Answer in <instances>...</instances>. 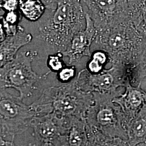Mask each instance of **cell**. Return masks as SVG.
<instances>
[{
  "label": "cell",
  "mask_w": 146,
  "mask_h": 146,
  "mask_svg": "<svg viewBox=\"0 0 146 146\" xmlns=\"http://www.w3.org/2000/svg\"><path fill=\"white\" fill-rule=\"evenodd\" d=\"M81 1L61 0L52 15L39 27L41 38L55 53L64 52L73 37L86 28V11Z\"/></svg>",
  "instance_id": "1"
},
{
  "label": "cell",
  "mask_w": 146,
  "mask_h": 146,
  "mask_svg": "<svg viewBox=\"0 0 146 146\" xmlns=\"http://www.w3.org/2000/svg\"><path fill=\"white\" fill-rule=\"evenodd\" d=\"M92 104L90 94L79 89L74 78L68 84L44 89L30 106L37 115L54 113L63 117L85 119Z\"/></svg>",
  "instance_id": "2"
},
{
  "label": "cell",
  "mask_w": 146,
  "mask_h": 146,
  "mask_svg": "<svg viewBox=\"0 0 146 146\" xmlns=\"http://www.w3.org/2000/svg\"><path fill=\"white\" fill-rule=\"evenodd\" d=\"M37 55L35 50L18 52L15 58L1 67V89L14 88L23 100L31 96L36 90L37 83L48 78L49 72L41 75L32 68V62Z\"/></svg>",
  "instance_id": "3"
},
{
  "label": "cell",
  "mask_w": 146,
  "mask_h": 146,
  "mask_svg": "<svg viewBox=\"0 0 146 146\" xmlns=\"http://www.w3.org/2000/svg\"><path fill=\"white\" fill-rule=\"evenodd\" d=\"M37 116L31 107L23 103L19 96L7 89H1V139L14 142L16 136L31 128V122Z\"/></svg>",
  "instance_id": "4"
},
{
  "label": "cell",
  "mask_w": 146,
  "mask_h": 146,
  "mask_svg": "<svg viewBox=\"0 0 146 146\" xmlns=\"http://www.w3.org/2000/svg\"><path fill=\"white\" fill-rule=\"evenodd\" d=\"M145 39L131 22H125L97 32L94 42L115 58L125 54Z\"/></svg>",
  "instance_id": "5"
},
{
  "label": "cell",
  "mask_w": 146,
  "mask_h": 146,
  "mask_svg": "<svg viewBox=\"0 0 146 146\" xmlns=\"http://www.w3.org/2000/svg\"><path fill=\"white\" fill-rule=\"evenodd\" d=\"M86 11L94 22L97 32L120 23L130 22L127 11L128 0H82Z\"/></svg>",
  "instance_id": "6"
},
{
  "label": "cell",
  "mask_w": 146,
  "mask_h": 146,
  "mask_svg": "<svg viewBox=\"0 0 146 146\" xmlns=\"http://www.w3.org/2000/svg\"><path fill=\"white\" fill-rule=\"evenodd\" d=\"M72 117L52 113L37 115L32 121L31 128L42 143H52L56 146L67 145V135Z\"/></svg>",
  "instance_id": "7"
},
{
  "label": "cell",
  "mask_w": 146,
  "mask_h": 146,
  "mask_svg": "<svg viewBox=\"0 0 146 146\" xmlns=\"http://www.w3.org/2000/svg\"><path fill=\"white\" fill-rule=\"evenodd\" d=\"M86 26L84 31L73 37L63 55L68 58V64L74 66L84 56L90 57V48L97 34L94 22L86 12Z\"/></svg>",
  "instance_id": "8"
},
{
  "label": "cell",
  "mask_w": 146,
  "mask_h": 146,
  "mask_svg": "<svg viewBox=\"0 0 146 146\" xmlns=\"http://www.w3.org/2000/svg\"><path fill=\"white\" fill-rule=\"evenodd\" d=\"M33 36L20 27L15 35L7 37L0 43L1 67L14 60L20 49L31 42Z\"/></svg>",
  "instance_id": "9"
},
{
  "label": "cell",
  "mask_w": 146,
  "mask_h": 146,
  "mask_svg": "<svg viewBox=\"0 0 146 146\" xmlns=\"http://www.w3.org/2000/svg\"><path fill=\"white\" fill-rule=\"evenodd\" d=\"M127 11L129 21L146 39V0H128Z\"/></svg>",
  "instance_id": "10"
},
{
  "label": "cell",
  "mask_w": 146,
  "mask_h": 146,
  "mask_svg": "<svg viewBox=\"0 0 146 146\" xmlns=\"http://www.w3.org/2000/svg\"><path fill=\"white\" fill-rule=\"evenodd\" d=\"M87 126L85 119L72 117L67 135V146H87Z\"/></svg>",
  "instance_id": "11"
},
{
  "label": "cell",
  "mask_w": 146,
  "mask_h": 146,
  "mask_svg": "<svg viewBox=\"0 0 146 146\" xmlns=\"http://www.w3.org/2000/svg\"><path fill=\"white\" fill-rule=\"evenodd\" d=\"M19 9L27 20L35 22L42 17L46 7L41 0H20Z\"/></svg>",
  "instance_id": "12"
},
{
  "label": "cell",
  "mask_w": 146,
  "mask_h": 146,
  "mask_svg": "<svg viewBox=\"0 0 146 146\" xmlns=\"http://www.w3.org/2000/svg\"><path fill=\"white\" fill-rule=\"evenodd\" d=\"M108 54L104 50H97L93 52L87 64V70L93 74H99L108 61Z\"/></svg>",
  "instance_id": "13"
},
{
  "label": "cell",
  "mask_w": 146,
  "mask_h": 146,
  "mask_svg": "<svg viewBox=\"0 0 146 146\" xmlns=\"http://www.w3.org/2000/svg\"><path fill=\"white\" fill-rule=\"evenodd\" d=\"M96 123L101 126L113 125L115 121V115L113 111L110 108L100 109L95 115Z\"/></svg>",
  "instance_id": "14"
},
{
  "label": "cell",
  "mask_w": 146,
  "mask_h": 146,
  "mask_svg": "<svg viewBox=\"0 0 146 146\" xmlns=\"http://www.w3.org/2000/svg\"><path fill=\"white\" fill-rule=\"evenodd\" d=\"M63 55L62 52H57L50 54L47 58V66L50 72L58 73L66 65L63 60Z\"/></svg>",
  "instance_id": "15"
},
{
  "label": "cell",
  "mask_w": 146,
  "mask_h": 146,
  "mask_svg": "<svg viewBox=\"0 0 146 146\" xmlns=\"http://www.w3.org/2000/svg\"><path fill=\"white\" fill-rule=\"evenodd\" d=\"M76 68L74 66H66L57 73L56 77L59 82L63 84H68L76 76Z\"/></svg>",
  "instance_id": "16"
},
{
  "label": "cell",
  "mask_w": 146,
  "mask_h": 146,
  "mask_svg": "<svg viewBox=\"0 0 146 146\" xmlns=\"http://www.w3.org/2000/svg\"><path fill=\"white\" fill-rule=\"evenodd\" d=\"M133 133L137 138H142L146 134V121L139 120L134 123L133 127Z\"/></svg>",
  "instance_id": "17"
},
{
  "label": "cell",
  "mask_w": 146,
  "mask_h": 146,
  "mask_svg": "<svg viewBox=\"0 0 146 146\" xmlns=\"http://www.w3.org/2000/svg\"><path fill=\"white\" fill-rule=\"evenodd\" d=\"M20 0H3L1 2V8L6 12L16 11L19 9Z\"/></svg>",
  "instance_id": "18"
},
{
  "label": "cell",
  "mask_w": 146,
  "mask_h": 146,
  "mask_svg": "<svg viewBox=\"0 0 146 146\" xmlns=\"http://www.w3.org/2000/svg\"><path fill=\"white\" fill-rule=\"evenodd\" d=\"M5 21L13 25H19L21 16L17 11L6 12L5 15L1 16Z\"/></svg>",
  "instance_id": "19"
},
{
  "label": "cell",
  "mask_w": 146,
  "mask_h": 146,
  "mask_svg": "<svg viewBox=\"0 0 146 146\" xmlns=\"http://www.w3.org/2000/svg\"><path fill=\"white\" fill-rule=\"evenodd\" d=\"M142 99L140 94L136 91L131 93L129 95V102L131 105L137 107L141 104Z\"/></svg>",
  "instance_id": "20"
},
{
  "label": "cell",
  "mask_w": 146,
  "mask_h": 146,
  "mask_svg": "<svg viewBox=\"0 0 146 146\" xmlns=\"http://www.w3.org/2000/svg\"><path fill=\"white\" fill-rule=\"evenodd\" d=\"M48 9L50 11H54L58 6V3L61 0H41Z\"/></svg>",
  "instance_id": "21"
},
{
  "label": "cell",
  "mask_w": 146,
  "mask_h": 146,
  "mask_svg": "<svg viewBox=\"0 0 146 146\" xmlns=\"http://www.w3.org/2000/svg\"><path fill=\"white\" fill-rule=\"evenodd\" d=\"M100 146H117L115 142L113 141H104Z\"/></svg>",
  "instance_id": "22"
},
{
  "label": "cell",
  "mask_w": 146,
  "mask_h": 146,
  "mask_svg": "<svg viewBox=\"0 0 146 146\" xmlns=\"http://www.w3.org/2000/svg\"><path fill=\"white\" fill-rule=\"evenodd\" d=\"M40 146H55V145H54L52 143H42L41 145ZM63 146H67V145Z\"/></svg>",
  "instance_id": "23"
},
{
  "label": "cell",
  "mask_w": 146,
  "mask_h": 146,
  "mask_svg": "<svg viewBox=\"0 0 146 146\" xmlns=\"http://www.w3.org/2000/svg\"></svg>",
  "instance_id": "24"
}]
</instances>
